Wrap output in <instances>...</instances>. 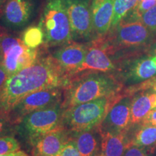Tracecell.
Returning <instances> with one entry per match:
<instances>
[{
    "label": "cell",
    "instance_id": "6da1fadb",
    "mask_svg": "<svg viewBox=\"0 0 156 156\" xmlns=\"http://www.w3.org/2000/svg\"><path fill=\"white\" fill-rule=\"evenodd\" d=\"M71 77L67 75L52 56H41L30 67L7 79L0 92V111L8 114L21 99L44 89L65 88Z\"/></svg>",
    "mask_w": 156,
    "mask_h": 156
},
{
    "label": "cell",
    "instance_id": "7a4b0ae2",
    "mask_svg": "<svg viewBox=\"0 0 156 156\" xmlns=\"http://www.w3.org/2000/svg\"><path fill=\"white\" fill-rule=\"evenodd\" d=\"M155 37L142 23L141 15L134 7L106 36L93 41L108 55L119 58L148 51Z\"/></svg>",
    "mask_w": 156,
    "mask_h": 156
},
{
    "label": "cell",
    "instance_id": "3957f363",
    "mask_svg": "<svg viewBox=\"0 0 156 156\" xmlns=\"http://www.w3.org/2000/svg\"><path fill=\"white\" fill-rule=\"evenodd\" d=\"M122 84L108 73L90 71L72 77L65 87L62 106L64 109L119 93Z\"/></svg>",
    "mask_w": 156,
    "mask_h": 156
},
{
    "label": "cell",
    "instance_id": "277c9868",
    "mask_svg": "<svg viewBox=\"0 0 156 156\" xmlns=\"http://www.w3.org/2000/svg\"><path fill=\"white\" fill-rule=\"evenodd\" d=\"M44 34V45L61 46L73 41L64 0H47L39 20Z\"/></svg>",
    "mask_w": 156,
    "mask_h": 156
},
{
    "label": "cell",
    "instance_id": "5b68a950",
    "mask_svg": "<svg viewBox=\"0 0 156 156\" xmlns=\"http://www.w3.org/2000/svg\"><path fill=\"white\" fill-rule=\"evenodd\" d=\"M117 95L102 98L64 109L62 124L73 132L90 131L98 127Z\"/></svg>",
    "mask_w": 156,
    "mask_h": 156
},
{
    "label": "cell",
    "instance_id": "8992f818",
    "mask_svg": "<svg viewBox=\"0 0 156 156\" xmlns=\"http://www.w3.org/2000/svg\"><path fill=\"white\" fill-rule=\"evenodd\" d=\"M39 48H30L23 43L20 36L2 30L0 37V64L9 77L30 67L38 59Z\"/></svg>",
    "mask_w": 156,
    "mask_h": 156
},
{
    "label": "cell",
    "instance_id": "52a82bcc",
    "mask_svg": "<svg viewBox=\"0 0 156 156\" xmlns=\"http://www.w3.org/2000/svg\"><path fill=\"white\" fill-rule=\"evenodd\" d=\"M64 112L61 102L30 113L20 121L19 131L32 145L41 136L60 127Z\"/></svg>",
    "mask_w": 156,
    "mask_h": 156
},
{
    "label": "cell",
    "instance_id": "ba28073f",
    "mask_svg": "<svg viewBox=\"0 0 156 156\" xmlns=\"http://www.w3.org/2000/svg\"><path fill=\"white\" fill-rule=\"evenodd\" d=\"M41 0H7L0 13V28L19 33L30 26L39 12Z\"/></svg>",
    "mask_w": 156,
    "mask_h": 156
},
{
    "label": "cell",
    "instance_id": "9c48e42d",
    "mask_svg": "<svg viewBox=\"0 0 156 156\" xmlns=\"http://www.w3.org/2000/svg\"><path fill=\"white\" fill-rule=\"evenodd\" d=\"M90 0H64L73 41L90 43L96 40Z\"/></svg>",
    "mask_w": 156,
    "mask_h": 156
},
{
    "label": "cell",
    "instance_id": "30bf717a",
    "mask_svg": "<svg viewBox=\"0 0 156 156\" xmlns=\"http://www.w3.org/2000/svg\"><path fill=\"white\" fill-rule=\"evenodd\" d=\"M126 58L116 69V78L122 84H139L156 76V54H135Z\"/></svg>",
    "mask_w": 156,
    "mask_h": 156
},
{
    "label": "cell",
    "instance_id": "8fae6325",
    "mask_svg": "<svg viewBox=\"0 0 156 156\" xmlns=\"http://www.w3.org/2000/svg\"><path fill=\"white\" fill-rule=\"evenodd\" d=\"M61 87L44 89L30 93L21 99L8 112L12 123H20L30 113L61 103Z\"/></svg>",
    "mask_w": 156,
    "mask_h": 156
},
{
    "label": "cell",
    "instance_id": "7c38bea8",
    "mask_svg": "<svg viewBox=\"0 0 156 156\" xmlns=\"http://www.w3.org/2000/svg\"><path fill=\"white\" fill-rule=\"evenodd\" d=\"M131 102L129 95H117L98 126L99 131L115 134L126 133L131 126Z\"/></svg>",
    "mask_w": 156,
    "mask_h": 156
},
{
    "label": "cell",
    "instance_id": "4fadbf2b",
    "mask_svg": "<svg viewBox=\"0 0 156 156\" xmlns=\"http://www.w3.org/2000/svg\"><path fill=\"white\" fill-rule=\"evenodd\" d=\"M88 44L89 43L72 41L58 46L51 56L64 73L72 77L83 64Z\"/></svg>",
    "mask_w": 156,
    "mask_h": 156
},
{
    "label": "cell",
    "instance_id": "5bb4252c",
    "mask_svg": "<svg viewBox=\"0 0 156 156\" xmlns=\"http://www.w3.org/2000/svg\"><path fill=\"white\" fill-rule=\"evenodd\" d=\"M156 108V87L147 80L142 83L132 97L131 125L139 124L150 112Z\"/></svg>",
    "mask_w": 156,
    "mask_h": 156
},
{
    "label": "cell",
    "instance_id": "9a60e30c",
    "mask_svg": "<svg viewBox=\"0 0 156 156\" xmlns=\"http://www.w3.org/2000/svg\"><path fill=\"white\" fill-rule=\"evenodd\" d=\"M87 70L109 73L116 70V67L106 51L103 50L94 41H92L89 43L83 64L77 70L75 75Z\"/></svg>",
    "mask_w": 156,
    "mask_h": 156
},
{
    "label": "cell",
    "instance_id": "2e32d148",
    "mask_svg": "<svg viewBox=\"0 0 156 156\" xmlns=\"http://www.w3.org/2000/svg\"><path fill=\"white\" fill-rule=\"evenodd\" d=\"M93 28L97 39L110 30L114 12V0H92L90 3Z\"/></svg>",
    "mask_w": 156,
    "mask_h": 156
},
{
    "label": "cell",
    "instance_id": "e0dca14e",
    "mask_svg": "<svg viewBox=\"0 0 156 156\" xmlns=\"http://www.w3.org/2000/svg\"><path fill=\"white\" fill-rule=\"evenodd\" d=\"M68 141L67 132L61 127L38 137L32 145L35 156H56Z\"/></svg>",
    "mask_w": 156,
    "mask_h": 156
},
{
    "label": "cell",
    "instance_id": "ac0fdd59",
    "mask_svg": "<svg viewBox=\"0 0 156 156\" xmlns=\"http://www.w3.org/2000/svg\"><path fill=\"white\" fill-rule=\"evenodd\" d=\"M73 140L81 156H96L99 154L101 144L99 129L98 133L94 129L90 131L75 132Z\"/></svg>",
    "mask_w": 156,
    "mask_h": 156
},
{
    "label": "cell",
    "instance_id": "d6986e66",
    "mask_svg": "<svg viewBox=\"0 0 156 156\" xmlns=\"http://www.w3.org/2000/svg\"><path fill=\"white\" fill-rule=\"evenodd\" d=\"M100 132V131H99ZM101 136V156H124L128 147L125 134H112L100 132Z\"/></svg>",
    "mask_w": 156,
    "mask_h": 156
},
{
    "label": "cell",
    "instance_id": "ffe728a7",
    "mask_svg": "<svg viewBox=\"0 0 156 156\" xmlns=\"http://www.w3.org/2000/svg\"><path fill=\"white\" fill-rule=\"evenodd\" d=\"M140 126L134 132L132 139L129 140L130 145L142 147H151L156 145V126L151 124H139Z\"/></svg>",
    "mask_w": 156,
    "mask_h": 156
},
{
    "label": "cell",
    "instance_id": "44dd1931",
    "mask_svg": "<svg viewBox=\"0 0 156 156\" xmlns=\"http://www.w3.org/2000/svg\"><path fill=\"white\" fill-rule=\"evenodd\" d=\"M21 39L30 48H38L44 44V34L39 25H30L23 31Z\"/></svg>",
    "mask_w": 156,
    "mask_h": 156
},
{
    "label": "cell",
    "instance_id": "7402d4cb",
    "mask_svg": "<svg viewBox=\"0 0 156 156\" xmlns=\"http://www.w3.org/2000/svg\"><path fill=\"white\" fill-rule=\"evenodd\" d=\"M136 0H114V12L111 28H114L136 7Z\"/></svg>",
    "mask_w": 156,
    "mask_h": 156
},
{
    "label": "cell",
    "instance_id": "603a6c76",
    "mask_svg": "<svg viewBox=\"0 0 156 156\" xmlns=\"http://www.w3.org/2000/svg\"><path fill=\"white\" fill-rule=\"evenodd\" d=\"M19 142L13 136L6 135L0 136V155L19 151Z\"/></svg>",
    "mask_w": 156,
    "mask_h": 156
},
{
    "label": "cell",
    "instance_id": "cb8c5ba5",
    "mask_svg": "<svg viewBox=\"0 0 156 156\" xmlns=\"http://www.w3.org/2000/svg\"><path fill=\"white\" fill-rule=\"evenodd\" d=\"M142 23L156 36V5L141 15Z\"/></svg>",
    "mask_w": 156,
    "mask_h": 156
},
{
    "label": "cell",
    "instance_id": "d4e9b609",
    "mask_svg": "<svg viewBox=\"0 0 156 156\" xmlns=\"http://www.w3.org/2000/svg\"><path fill=\"white\" fill-rule=\"evenodd\" d=\"M56 156H81V155L76 147L75 142L72 140H68L64 144L61 151Z\"/></svg>",
    "mask_w": 156,
    "mask_h": 156
},
{
    "label": "cell",
    "instance_id": "484cf974",
    "mask_svg": "<svg viewBox=\"0 0 156 156\" xmlns=\"http://www.w3.org/2000/svg\"><path fill=\"white\" fill-rule=\"evenodd\" d=\"M11 123L8 114L0 111V136H6L9 129Z\"/></svg>",
    "mask_w": 156,
    "mask_h": 156
},
{
    "label": "cell",
    "instance_id": "4316f807",
    "mask_svg": "<svg viewBox=\"0 0 156 156\" xmlns=\"http://www.w3.org/2000/svg\"><path fill=\"white\" fill-rule=\"evenodd\" d=\"M124 156H149L147 148L130 145L124 152Z\"/></svg>",
    "mask_w": 156,
    "mask_h": 156
},
{
    "label": "cell",
    "instance_id": "83f0119b",
    "mask_svg": "<svg viewBox=\"0 0 156 156\" xmlns=\"http://www.w3.org/2000/svg\"><path fill=\"white\" fill-rule=\"evenodd\" d=\"M156 5V0H142L139 3H136L135 9L140 15H142L146 11L149 10Z\"/></svg>",
    "mask_w": 156,
    "mask_h": 156
},
{
    "label": "cell",
    "instance_id": "f1b7e54d",
    "mask_svg": "<svg viewBox=\"0 0 156 156\" xmlns=\"http://www.w3.org/2000/svg\"><path fill=\"white\" fill-rule=\"evenodd\" d=\"M140 124H151L156 126V108L148 113Z\"/></svg>",
    "mask_w": 156,
    "mask_h": 156
},
{
    "label": "cell",
    "instance_id": "f546056e",
    "mask_svg": "<svg viewBox=\"0 0 156 156\" xmlns=\"http://www.w3.org/2000/svg\"><path fill=\"white\" fill-rule=\"evenodd\" d=\"M8 78L9 75L7 74V71L3 67V66L2 64H0V92L3 89V87L5 86L6 82H7Z\"/></svg>",
    "mask_w": 156,
    "mask_h": 156
},
{
    "label": "cell",
    "instance_id": "4dcf8cb0",
    "mask_svg": "<svg viewBox=\"0 0 156 156\" xmlns=\"http://www.w3.org/2000/svg\"><path fill=\"white\" fill-rule=\"evenodd\" d=\"M0 156H28V155H27L25 152H23L22 151H19L15 152V153L6 154V155H2Z\"/></svg>",
    "mask_w": 156,
    "mask_h": 156
},
{
    "label": "cell",
    "instance_id": "1f68e13d",
    "mask_svg": "<svg viewBox=\"0 0 156 156\" xmlns=\"http://www.w3.org/2000/svg\"><path fill=\"white\" fill-rule=\"evenodd\" d=\"M148 51H150V54H156V37L154 41L153 42V44L151 45V46L148 48Z\"/></svg>",
    "mask_w": 156,
    "mask_h": 156
},
{
    "label": "cell",
    "instance_id": "d6a6232c",
    "mask_svg": "<svg viewBox=\"0 0 156 156\" xmlns=\"http://www.w3.org/2000/svg\"><path fill=\"white\" fill-rule=\"evenodd\" d=\"M7 0H0V13H1L2 10L4 5H5L6 2H7Z\"/></svg>",
    "mask_w": 156,
    "mask_h": 156
},
{
    "label": "cell",
    "instance_id": "836d02e7",
    "mask_svg": "<svg viewBox=\"0 0 156 156\" xmlns=\"http://www.w3.org/2000/svg\"><path fill=\"white\" fill-rule=\"evenodd\" d=\"M149 80H150V83H151L152 85H153V86L156 87V76H155V77H153V78H151V79H150Z\"/></svg>",
    "mask_w": 156,
    "mask_h": 156
},
{
    "label": "cell",
    "instance_id": "e575fe53",
    "mask_svg": "<svg viewBox=\"0 0 156 156\" xmlns=\"http://www.w3.org/2000/svg\"><path fill=\"white\" fill-rule=\"evenodd\" d=\"M2 28H0V37H1V33H2Z\"/></svg>",
    "mask_w": 156,
    "mask_h": 156
},
{
    "label": "cell",
    "instance_id": "d590c367",
    "mask_svg": "<svg viewBox=\"0 0 156 156\" xmlns=\"http://www.w3.org/2000/svg\"><path fill=\"white\" fill-rule=\"evenodd\" d=\"M136 1H137V3H139V2H140L142 1V0H136Z\"/></svg>",
    "mask_w": 156,
    "mask_h": 156
},
{
    "label": "cell",
    "instance_id": "8d00e7d4",
    "mask_svg": "<svg viewBox=\"0 0 156 156\" xmlns=\"http://www.w3.org/2000/svg\"><path fill=\"white\" fill-rule=\"evenodd\" d=\"M96 156H101V155H100V154H98V155H96Z\"/></svg>",
    "mask_w": 156,
    "mask_h": 156
}]
</instances>
